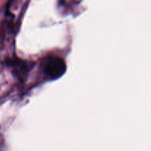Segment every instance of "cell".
I'll list each match as a JSON object with an SVG mask.
<instances>
[{"mask_svg": "<svg viewBox=\"0 0 151 151\" xmlns=\"http://www.w3.org/2000/svg\"><path fill=\"white\" fill-rule=\"evenodd\" d=\"M66 66L62 59L57 57L49 58L44 63V71L48 77L56 79L61 76L65 72Z\"/></svg>", "mask_w": 151, "mask_h": 151, "instance_id": "cell-1", "label": "cell"}]
</instances>
